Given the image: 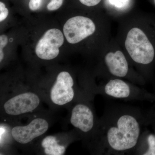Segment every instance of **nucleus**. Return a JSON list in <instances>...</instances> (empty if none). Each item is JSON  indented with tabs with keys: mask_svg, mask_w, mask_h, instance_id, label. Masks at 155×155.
I'll return each mask as SVG.
<instances>
[{
	"mask_svg": "<svg viewBox=\"0 0 155 155\" xmlns=\"http://www.w3.org/2000/svg\"><path fill=\"white\" fill-rule=\"evenodd\" d=\"M77 139L79 138L73 130L70 133L44 136L36 142L35 148L41 154L63 155L69 144Z\"/></svg>",
	"mask_w": 155,
	"mask_h": 155,
	"instance_id": "9d476101",
	"label": "nucleus"
},
{
	"mask_svg": "<svg viewBox=\"0 0 155 155\" xmlns=\"http://www.w3.org/2000/svg\"><path fill=\"white\" fill-rule=\"evenodd\" d=\"M8 38L6 35H2L0 36V63L1 64H2L5 57L4 48L8 44Z\"/></svg>",
	"mask_w": 155,
	"mask_h": 155,
	"instance_id": "4468645a",
	"label": "nucleus"
},
{
	"mask_svg": "<svg viewBox=\"0 0 155 155\" xmlns=\"http://www.w3.org/2000/svg\"><path fill=\"white\" fill-rule=\"evenodd\" d=\"M82 5L87 8H94L103 5L104 0H78Z\"/></svg>",
	"mask_w": 155,
	"mask_h": 155,
	"instance_id": "ddd939ff",
	"label": "nucleus"
},
{
	"mask_svg": "<svg viewBox=\"0 0 155 155\" xmlns=\"http://www.w3.org/2000/svg\"><path fill=\"white\" fill-rule=\"evenodd\" d=\"M1 94V116L10 122L38 113L43 99L37 87H8Z\"/></svg>",
	"mask_w": 155,
	"mask_h": 155,
	"instance_id": "20e7f679",
	"label": "nucleus"
},
{
	"mask_svg": "<svg viewBox=\"0 0 155 155\" xmlns=\"http://www.w3.org/2000/svg\"><path fill=\"white\" fill-rule=\"evenodd\" d=\"M47 116L37 113L25 125L11 126L10 135L13 141L19 147H24L36 142L51 127V119Z\"/></svg>",
	"mask_w": 155,
	"mask_h": 155,
	"instance_id": "1a4fd4ad",
	"label": "nucleus"
},
{
	"mask_svg": "<svg viewBox=\"0 0 155 155\" xmlns=\"http://www.w3.org/2000/svg\"><path fill=\"white\" fill-rule=\"evenodd\" d=\"M43 101L52 107H67L83 100L91 101L92 96L83 87L76 86L74 78L67 71L59 72L52 82L36 85Z\"/></svg>",
	"mask_w": 155,
	"mask_h": 155,
	"instance_id": "39448f33",
	"label": "nucleus"
},
{
	"mask_svg": "<svg viewBox=\"0 0 155 155\" xmlns=\"http://www.w3.org/2000/svg\"><path fill=\"white\" fill-rule=\"evenodd\" d=\"M64 0H51L48 4L47 9L50 11H54L60 8L63 5Z\"/></svg>",
	"mask_w": 155,
	"mask_h": 155,
	"instance_id": "2eb2a0df",
	"label": "nucleus"
},
{
	"mask_svg": "<svg viewBox=\"0 0 155 155\" xmlns=\"http://www.w3.org/2000/svg\"><path fill=\"white\" fill-rule=\"evenodd\" d=\"M64 35L61 31L56 28L48 29L37 43L35 54L41 60H54L59 55V48L64 44Z\"/></svg>",
	"mask_w": 155,
	"mask_h": 155,
	"instance_id": "9b49d317",
	"label": "nucleus"
},
{
	"mask_svg": "<svg viewBox=\"0 0 155 155\" xmlns=\"http://www.w3.org/2000/svg\"><path fill=\"white\" fill-rule=\"evenodd\" d=\"M43 0H29L28 7L32 11H36L41 7Z\"/></svg>",
	"mask_w": 155,
	"mask_h": 155,
	"instance_id": "f3484780",
	"label": "nucleus"
},
{
	"mask_svg": "<svg viewBox=\"0 0 155 155\" xmlns=\"http://www.w3.org/2000/svg\"><path fill=\"white\" fill-rule=\"evenodd\" d=\"M109 22L107 14L97 21L84 15H76L69 18L64 24V35L67 41L72 45L81 43L93 37L110 40Z\"/></svg>",
	"mask_w": 155,
	"mask_h": 155,
	"instance_id": "423d86ee",
	"label": "nucleus"
},
{
	"mask_svg": "<svg viewBox=\"0 0 155 155\" xmlns=\"http://www.w3.org/2000/svg\"><path fill=\"white\" fill-rule=\"evenodd\" d=\"M99 84L87 80L82 87L92 96L100 94L112 99L140 101L147 98L144 90L128 81L119 78L104 79Z\"/></svg>",
	"mask_w": 155,
	"mask_h": 155,
	"instance_id": "0eeeda50",
	"label": "nucleus"
},
{
	"mask_svg": "<svg viewBox=\"0 0 155 155\" xmlns=\"http://www.w3.org/2000/svg\"><path fill=\"white\" fill-rule=\"evenodd\" d=\"M8 9L6 7L5 5L2 2H0V22L5 20L8 16Z\"/></svg>",
	"mask_w": 155,
	"mask_h": 155,
	"instance_id": "dca6fc26",
	"label": "nucleus"
},
{
	"mask_svg": "<svg viewBox=\"0 0 155 155\" xmlns=\"http://www.w3.org/2000/svg\"><path fill=\"white\" fill-rule=\"evenodd\" d=\"M150 148L146 155H155V137L150 135L148 139Z\"/></svg>",
	"mask_w": 155,
	"mask_h": 155,
	"instance_id": "a211bd4d",
	"label": "nucleus"
},
{
	"mask_svg": "<svg viewBox=\"0 0 155 155\" xmlns=\"http://www.w3.org/2000/svg\"><path fill=\"white\" fill-rule=\"evenodd\" d=\"M120 22L116 40L145 78L155 61V17L130 13Z\"/></svg>",
	"mask_w": 155,
	"mask_h": 155,
	"instance_id": "f03ea898",
	"label": "nucleus"
},
{
	"mask_svg": "<svg viewBox=\"0 0 155 155\" xmlns=\"http://www.w3.org/2000/svg\"><path fill=\"white\" fill-rule=\"evenodd\" d=\"M143 119L139 109L122 105L106 108L88 146L100 155L137 153Z\"/></svg>",
	"mask_w": 155,
	"mask_h": 155,
	"instance_id": "f257e3e1",
	"label": "nucleus"
},
{
	"mask_svg": "<svg viewBox=\"0 0 155 155\" xmlns=\"http://www.w3.org/2000/svg\"><path fill=\"white\" fill-rule=\"evenodd\" d=\"M99 57L98 76L104 79L122 78L138 85L144 83V78L134 69L116 39H111Z\"/></svg>",
	"mask_w": 155,
	"mask_h": 155,
	"instance_id": "7ed1b4c3",
	"label": "nucleus"
},
{
	"mask_svg": "<svg viewBox=\"0 0 155 155\" xmlns=\"http://www.w3.org/2000/svg\"><path fill=\"white\" fill-rule=\"evenodd\" d=\"M90 101L83 100L74 104L69 116L73 131L87 146L94 135L99 121Z\"/></svg>",
	"mask_w": 155,
	"mask_h": 155,
	"instance_id": "6e6552de",
	"label": "nucleus"
},
{
	"mask_svg": "<svg viewBox=\"0 0 155 155\" xmlns=\"http://www.w3.org/2000/svg\"><path fill=\"white\" fill-rule=\"evenodd\" d=\"M103 6L108 16L121 19L131 13L133 0H104Z\"/></svg>",
	"mask_w": 155,
	"mask_h": 155,
	"instance_id": "f8f14e48",
	"label": "nucleus"
},
{
	"mask_svg": "<svg viewBox=\"0 0 155 155\" xmlns=\"http://www.w3.org/2000/svg\"><path fill=\"white\" fill-rule=\"evenodd\" d=\"M151 1L152 2L153 5L155 7V0H151Z\"/></svg>",
	"mask_w": 155,
	"mask_h": 155,
	"instance_id": "6ab92c4d",
	"label": "nucleus"
}]
</instances>
